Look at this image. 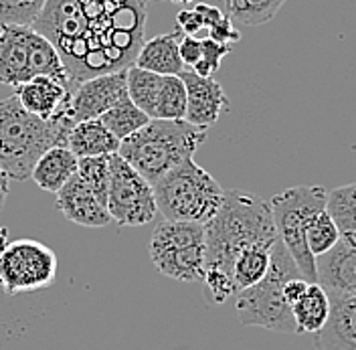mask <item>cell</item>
Wrapping results in <instances>:
<instances>
[{"label":"cell","mask_w":356,"mask_h":350,"mask_svg":"<svg viewBox=\"0 0 356 350\" xmlns=\"http://www.w3.org/2000/svg\"><path fill=\"white\" fill-rule=\"evenodd\" d=\"M75 122L71 111L51 120H41L26 111L10 95L0 102V170L10 180H26L47 150L67 146L69 132Z\"/></svg>","instance_id":"cell-3"},{"label":"cell","mask_w":356,"mask_h":350,"mask_svg":"<svg viewBox=\"0 0 356 350\" xmlns=\"http://www.w3.org/2000/svg\"><path fill=\"white\" fill-rule=\"evenodd\" d=\"M148 255L158 273L177 282L204 278V225L188 221H160L148 241Z\"/></svg>","instance_id":"cell-8"},{"label":"cell","mask_w":356,"mask_h":350,"mask_svg":"<svg viewBox=\"0 0 356 350\" xmlns=\"http://www.w3.org/2000/svg\"><path fill=\"white\" fill-rule=\"evenodd\" d=\"M204 142L207 130L184 120H150L142 130L122 140L118 154L154 184L178 164L193 158Z\"/></svg>","instance_id":"cell-4"},{"label":"cell","mask_w":356,"mask_h":350,"mask_svg":"<svg viewBox=\"0 0 356 350\" xmlns=\"http://www.w3.org/2000/svg\"><path fill=\"white\" fill-rule=\"evenodd\" d=\"M308 285H310V282L304 280V278L289 280L288 284L284 285V298H286V302H288L289 306H293L304 296V292L308 289Z\"/></svg>","instance_id":"cell-34"},{"label":"cell","mask_w":356,"mask_h":350,"mask_svg":"<svg viewBox=\"0 0 356 350\" xmlns=\"http://www.w3.org/2000/svg\"><path fill=\"white\" fill-rule=\"evenodd\" d=\"M177 29L182 33V35H191V37H195L199 31L204 29V24H202V19H200V15L195 10V8H191V10H180L177 15Z\"/></svg>","instance_id":"cell-32"},{"label":"cell","mask_w":356,"mask_h":350,"mask_svg":"<svg viewBox=\"0 0 356 350\" xmlns=\"http://www.w3.org/2000/svg\"><path fill=\"white\" fill-rule=\"evenodd\" d=\"M8 243H10V241H8V227H2V225H0V253L6 249Z\"/></svg>","instance_id":"cell-37"},{"label":"cell","mask_w":356,"mask_h":350,"mask_svg":"<svg viewBox=\"0 0 356 350\" xmlns=\"http://www.w3.org/2000/svg\"><path fill=\"white\" fill-rule=\"evenodd\" d=\"M120 140L111 134L102 120H86L73 126L67 138V148L77 158L111 156L120 150Z\"/></svg>","instance_id":"cell-20"},{"label":"cell","mask_w":356,"mask_h":350,"mask_svg":"<svg viewBox=\"0 0 356 350\" xmlns=\"http://www.w3.org/2000/svg\"><path fill=\"white\" fill-rule=\"evenodd\" d=\"M304 278L291 260L284 243L277 239L271 249V265L267 276L253 287L235 294V312L243 326L280 332V334H298L291 306L284 298V285L289 280Z\"/></svg>","instance_id":"cell-5"},{"label":"cell","mask_w":356,"mask_h":350,"mask_svg":"<svg viewBox=\"0 0 356 350\" xmlns=\"http://www.w3.org/2000/svg\"><path fill=\"white\" fill-rule=\"evenodd\" d=\"M35 75H51L61 81L67 71L55 47L33 26L2 24L0 26V83L19 88Z\"/></svg>","instance_id":"cell-9"},{"label":"cell","mask_w":356,"mask_h":350,"mask_svg":"<svg viewBox=\"0 0 356 350\" xmlns=\"http://www.w3.org/2000/svg\"><path fill=\"white\" fill-rule=\"evenodd\" d=\"M126 75H128V97L132 100L136 108H140L152 120L156 97H158V91H160L164 75H158V73L140 69L136 65L128 67Z\"/></svg>","instance_id":"cell-25"},{"label":"cell","mask_w":356,"mask_h":350,"mask_svg":"<svg viewBox=\"0 0 356 350\" xmlns=\"http://www.w3.org/2000/svg\"><path fill=\"white\" fill-rule=\"evenodd\" d=\"M186 86V113L184 122L197 128H211L219 122L221 113L229 110V100L222 91V86L213 77H200L195 71L180 73Z\"/></svg>","instance_id":"cell-13"},{"label":"cell","mask_w":356,"mask_h":350,"mask_svg":"<svg viewBox=\"0 0 356 350\" xmlns=\"http://www.w3.org/2000/svg\"><path fill=\"white\" fill-rule=\"evenodd\" d=\"M330 298L318 284H310L304 296L291 306L298 334H318L330 316Z\"/></svg>","instance_id":"cell-21"},{"label":"cell","mask_w":356,"mask_h":350,"mask_svg":"<svg viewBox=\"0 0 356 350\" xmlns=\"http://www.w3.org/2000/svg\"><path fill=\"white\" fill-rule=\"evenodd\" d=\"M340 239L342 237H340L338 225L330 217L328 209L316 213L308 221V225H306V245H308L310 253L314 255V260L328 253Z\"/></svg>","instance_id":"cell-28"},{"label":"cell","mask_w":356,"mask_h":350,"mask_svg":"<svg viewBox=\"0 0 356 350\" xmlns=\"http://www.w3.org/2000/svg\"><path fill=\"white\" fill-rule=\"evenodd\" d=\"M146 0H47L33 29L61 57L71 93L134 65L144 45Z\"/></svg>","instance_id":"cell-1"},{"label":"cell","mask_w":356,"mask_h":350,"mask_svg":"<svg viewBox=\"0 0 356 350\" xmlns=\"http://www.w3.org/2000/svg\"><path fill=\"white\" fill-rule=\"evenodd\" d=\"M178 53L184 65H195L200 59L202 51H200V39L191 37V35H182L180 43H178Z\"/></svg>","instance_id":"cell-33"},{"label":"cell","mask_w":356,"mask_h":350,"mask_svg":"<svg viewBox=\"0 0 356 350\" xmlns=\"http://www.w3.org/2000/svg\"><path fill=\"white\" fill-rule=\"evenodd\" d=\"M326 209L338 225L342 241L356 247V182L338 186L328 193Z\"/></svg>","instance_id":"cell-23"},{"label":"cell","mask_w":356,"mask_h":350,"mask_svg":"<svg viewBox=\"0 0 356 350\" xmlns=\"http://www.w3.org/2000/svg\"><path fill=\"white\" fill-rule=\"evenodd\" d=\"M182 39L180 31L164 33L152 37L150 41H144L140 47L134 65L146 71H152L158 75H180L184 71V63L178 53V43Z\"/></svg>","instance_id":"cell-18"},{"label":"cell","mask_w":356,"mask_h":350,"mask_svg":"<svg viewBox=\"0 0 356 350\" xmlns=\"http://www.w3.org/2000/svg\"><path fill=\"white\" fill-rule=\"evenodd\" d=\"M172 2H180V4H188V2H199V0H172Z\"/></svg>","instance_id":"cell-38"},{"label":"cell","mask_w":356,"mask_h":350,"mask_svg":"<svg viewBox=\"0 0 356 350\" xmlns=\"http://www.w3.org/2000/svg\"><path fill=\"white\" fill-rule=\"evenodd\" d=\"M57 209L63 217L79 227L99 229L110 225L111 217L108 205L97 197V193L79 176V173L69 178L65 186L55 193Z\"/></svg>","instance_id":"cell-14"},{"label":"cell","mask_w":356,"mask_h":350,"mask_svg":"<svg viewBox=\"0 0 356 350\" xmlns=\"http://www.w3.org/2000/svg\"><path fill=\"white\" fill-rule=\"evenodd\" d=\"M275 245V243H273ZM273 245H253L241 251L233 263V284L235 292H243L247 287L257 285L269 271L271 265V249Z\"/></svg>","instance_id":"cell-22"},{"label":"cell","mask_w":356,"mask_h":350,"mask_svg":"<svg viewBox=\"0 0 356 350\" xmlns=\"http://www.w3.org/2000/svg\"><path fill=\"white\" fill-rule=\"evenodd\" d=\"M108 211L111 221L122 227L148 225L158 213L152 184L118 152L110 156Z\"/></svg>","instance_id":"cell-11"},{"label":"cell","mask_w":356,"mask_h":350,"mask_svg":"<svg viewBox=\"0 0 356 350\" xmlns=\"http://www.w3.org/2000/svg\"><path fill=\"white\" fill-rule=\"evenodd\" d=\"M8 191H10V178L2 173V175H0V211H2V207H4V202H6Z\"/></svg>","instance_id":"cell-36"},{"label":"cell","mask_w":356,"mask_h":350,"mask_svg":"<svg viewBox=\"0 0 356 350\" xmlns=\"http://www.w3.org/2000/svg\"><path fill=\"white\" fill-rule=\"evenodd\" d=\"M316 262V284L330 300L356 298V247L338 241L332 249Z\"/></svg>","instance_id":"cell-15"},{"label":"cell","mask_w":356,"mask_h":350,"mask_svg":"<svg viewBox=\"0 0 356 350\" xmlns=\"http://www.w3.org/2000/svg\"><path fill=\"white\" fill-rule=\"evenodd\" d=\"M225 15L237 24L259 26L269 22L288 0H222Z\"/></svg>","instance_id":"cell-24"},{"label":"cell","mask_w":356,"mask_h":350,"mask_svg":"<svg viewBox=\"0 0 356 350\" xmlns=\"http://www.w3.org/2000/svg\"><path fill=\"white\" fill-rule=\"evenodd\" d=\"M156 209L168 221L209 223L221 209V184L193 158L184 160L152 184Z\"/></svg>","instance_id":"cell-6"},{"label":"cell","mask_w":356,"mask_h":350,"mask_svg":"<svg viewBox=\"0 0 356 350\" xmlns=\"http://www.w3.org/2000/svg\"><path fill=\"white\" fill-rule=\"evenodd\" d=\"M326 205L328 191L318 184L291 186L269 200L277 239L284 243L300 273L310 284H316V262L306 245V225L316 213L326 211Z\"/></svg>","instance_id":"cell-7"},{"label":"cell","mask_w":356,"mask_h":350,"mask_svg":"<svg viewBox=\"0 0 356 350\" xmlns=\"http://www.w3.org/2000/svg\"><path fill=\"white\" fill-rule=\"evenodd\" d=\"M0 175H2V170H0Z\"/></svg>","instance_id":"cell-39"},{"label":"cell","mask_w":356,"mask_h":350,"mask_svg":"<svg viewBox=\"0 0 356 350\" xmlns=\"http://www.w3.org/2000/svg\"><path fill=\"white\" fill-rule=\"evenodd\" d=\"M79 158L67 146H55L37 160L31 178L44 193H57L69 182V178L77 173Z\"/></svg>","instance_id":"cell-19"},{"label":"cell","mask_w":356,"mask_h":350,"mask_svg":"<svg viewBox=\"0 0 356 350\" xmlns=\"http://www.w3.org/2000/svg\"><path fill=\"white\" fill-rule=\"evenodd\" d=\"M99 120L120 142L130 138L138 130H142L150 122V118L140 108H136L130 97L118 104L115 108H111L110 111H106Z\"/></svg>","instance_id":"cell-27"},{"label":"cell","mask_w":356,"mask_h":350,"mask_svg":"<svg viewBox=\"0 0 356 350\" xmlns=\"http://www.w3.org/2000/svg\"><path fill=\"white\" fill-rule=\"evenodd\" d=\"M186 86L180 75H164L156 97L152 120H184Z\"/></svg>","instance_id":"cell-26"},{"label":"cell","mask_w":356,"mask_h":350,"mask_svg":"<svg viewBox=\"0 0 356 350\" xmlns=\"http://www.w3.org/2000/svg\"><path fill=\"white\" fill-rule=\"evenodd\" d=\"M326 326L314 334L316 350H356V298L330 300Z\"/></svg>","instance_id":"cell-17"},{"label":"cell","mask_w":356,"mask_h":350,"mask_svg":"<svg viewBox=\"0 0 356 350\" xmlns=\"http://www.w3.org/2000/svg\"><path fill=\"white\" fill-rule=\"evenodd\" d=\"M128 100V75L124 71H113L83 81L71 95L73 122L99 120L106 111Z\"/></svg>","instance_id":"cell-12"},{"label":"cell","mask_w":356,"mask_h":350,"mask_svg":"<svg viewBox=\"0 0 356 350\" xmlns=\"http://www.w3.org/2000/svg\"><path fill=\"white\" fill-rule=\"evenodd\" d=\"M15 95L24 110L41 120H51L63 111H71V89L65 81L51 75H35L15 88Z\"/></svg>","instance_id":"cell-16"},{"label":"cell","mask_w":356,"mask_h":350,"mask_svg":"<svg viewBox=\"0 0 356 350\" xmlns=\"http://www.w3.org/2000/svg\"><path fill=\"white\" fill-rule=\"evenodd\" d=\"M195 10L200 15L204 29H211L213 24H217V22L221 21L222 17H225V13L219 10L217 6H213V4H204V2H199V4L195 6Z\"/></svg>","instance_id":"cell-35"},{"label":"cell","mask_w":356,"mask_h":350,"mask_svg":"<svg viewBox=\"0 0 356 350\" xmlns=\"http://www.w3.org/2000/svg\"><path fill=\"white\" fill-rule=\"evenodd\" d=\"M47 0H0V26H33L43 13Z\"/></svg>","instance_id":"cell-29"},{"label":"cell","mask_w":356,"mask_h":350,"mask_svg":"<svg viewBox=\"0 0 356 350\" xmlns=\"http://www.w3.org/2000/svg\"><path fill=\"white\" fill-rule=\"evenodd\" d=\"M57 278L55 251L35 239H17L0 253V289L21 296L47 289Z\"/></svg>","instance_id":"cell-10"},{"label":"cell","mask_w":356,"mask_h":350,"mask_svg":"<svg viewBox=\"0 0 356 350\" xmlns=\"http://www.w3.org/2000/svg\"><path fill=\"white\" fill-rule=\"evenodd\" d=\"M209 39H213L217 43L231 45L233 41H239L241 39V33L235 29V22L225 15L221 21L209 29Z\"/></svg>","instance_id":"cell-31"},{"label":"cell","mask_w":356,"mask_h":350,"mask_svg":"<svg viewBox=\"0 0 356 350\" xmlns=\"http://www.w3.org/2000/svg\"><path fill=\"white\" fill-rule=\"evenodd\" d=\"M200 51H202V55L193 65V71L200 77H213L221 67L222 57H227L233 49H231V45L217 43L207 37V39H200Z\"/></svg>","instance_id":"cell-30"},{"label":"cell","mask_w":356,"mask_h":350,"mask_svg":"<svg viewBox=\"0 0 356 350\" xmlns=\"http://www.w3.org/2000/svg\"><path fill=\"white\" fill-rule=\"evenodd\" d=\"M277 231L271 207L264 198L243 191L225 193L221 209L204 223V296L209 304H225L235 298L233 263L237 255L253 245H273Z\"/></svg>","instance_id":"cell-2"}]
</instances>
